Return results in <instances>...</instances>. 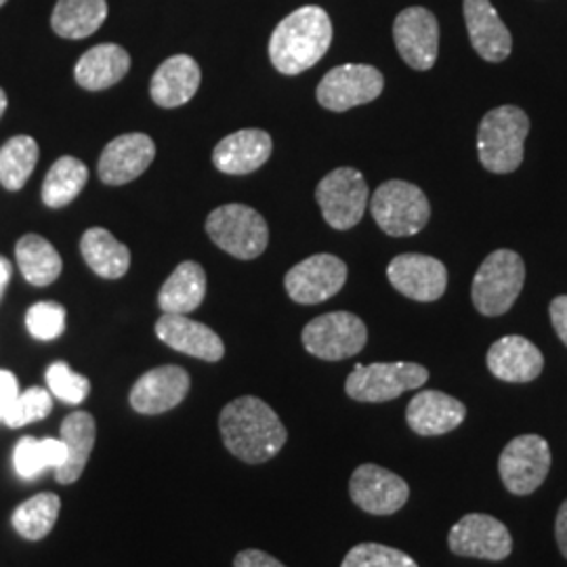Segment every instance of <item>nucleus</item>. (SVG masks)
<instances>
[{
    "label": "nucleus",
    "mask_w": 567,
    "mask_h": 567,
    "mask_svg": "<svg viewBox=\"0 0 567 567\" xmlns=\"http://www.w3.org/2000/svg\"><path fill=\"white\" fill-rule=\"evenodd\" d=\"M225 447L248 465L271 461L282 450L288 431L264 400L244 395L225 405L219 416Z\"/></svg>",
    "instance_id": "obj_1"
},
{
    "label": "nucleus",
    "mask_w": 567,
    "mask_h": 567,
    "mask_svg": "<svg viewBox=\"0 0 567 567\" xmlns=\"http://www.w3.org/2000/svg\"><path fill=\"white\" fill-rule=\"evenodd\" d=\"M332 42V21L322 7L309 4L278 23L269 41V60L278 72L297 76L324 58Z\"/></svg>",
    "instance_id": "obj_2"
},
{
    "label": "nucleus",
    "mask_w": 567,
    "mask_h": 567,
    "mask_svg": "<svg viewBox=\"0 0 567 567\" xmlns=\"http://www.w3.org/2000/svg\"><path fill=\"white\" fill-rule=\"evenodd\" d=\"M529 133V118L526 112L515 105H501L489 110L480 124L477 152L482 166L496 173L508 175L524 163V145Z\"/></svg>",
    "instance_id": "obj_3"
},
{
    "label": "nucleus",
    "mask_w": 567,
    "mask_h": 567,
    "mask_svg": "<svg viewBox=\"0 0 567 567\" xmlns=\"http://www.w3.org/2000/svg\"><path fill=\"white\" fill-rule=\"evenodd\" d=\"M526 282V265L513 250H496L480 265L471 297L473 305L484 316H503L517 301Z\"/></svg>",
    "instance_id": "obj_4"
},
{
    "label": "nucleus",
    "mask_w": 567,
    "mask_h": 567,
    "mask_svg": "<svg viewBox=\"0 0 567 567\" xmlns=\"http://www.w3.org/2000/svg\"><path fill=\"white\" fill-rule=\"evenodd\" d=\"M206 234L227 255L252 261L261 257L269 243V229L259 210L244 204H225L206 219Z\"/></svg>",
    "instance_id": "obj_5"
},
{
    "label": "nucleus",
    "mask_w": 567,
    "mask_h": 567,
    "mask_svg": "<svg viewBox=\"0 0 567 567\" xmlns=\"http://www.w3.org/2000/svg\"><path fill=\"white\" fill-rule=\"evenodd\" d=\"M370 213L374 221L393 238L419 234L431 217V206L421 187L414 183L386 182L372 194Z\"/></svg>",
    "instance_id": "obj_6"
},
{
    "label": "nucleus",
    "mask_w": 567,
    "mask_h": 567,
    "mask_svg": "<svg viewBox=\"0 0 567 567\" xmlns=\"http://www.w3.org/2000/svg\"><path fill=\"white\" fill-rule=\"evenodd\" d=\"M429 381L425 365L412 362H393V364H358L347 377L344 391L355 402L381 404L400 398L405 391L419 389Z\"/></svg>",
    "instance_id": "obj_7"
},
{
    "label": "nucleus",
    "mask_w": 567,
    "mask_h": 567,
    "mask_svg": "<svg viewBox=\"0 0 567 567\" xmlns=\"http://www.w3.org/2000/svg\"><path fill=\"white\" fill-rule=\"evenodd\" d=\"M368 341L365 324L349 311H332L311 320L303 328L305 349L326 362L358 355Z\"/></svg>",
    "instance_id": "obj_8"
},
{
    "label": "nucleus",
    "mask_w": 567,
    "mask_h": 567,
    "mask_svg": "<svg viewBox=\"0 0 567 567\" xmlns=\"http://www.w3.org/2000/svg\"><path fill=\"white\" fill-rule=\"evenodd\" d=\"M370 198L364 175L355 168H337L316 187V200L326 224L334 229H351L362 221Z\"/></svg>",
    "instance_id": "obj_9"
},
{
    "label": "nucleus",
    "mask_w": 567,
    "mask_h": 567,
    "mask_svg": "<svg viewBox=\"0 0 567 567\" xmlns=\"http://www.w3.org/2000/svg\"><path fill=\"white\" fill-rule=\"evenodd\" d=\"M385 86L383 74L365 63H344L326 74L318 84V102L330 112H347L374 102Z\"/></svg>",
    "instance_id": "obj_10"
},
{
    "label": "nucleus",
    "mask_w": 567,
    "mask_h": 567,
    "mask_svg": "<svg viewBox=\"0 0 567 567\" xmlns=\"http://www.w3.org/2000/svg\"><path fill=\"white\" fill-rule=\"evenodd\" d=\"M503 484L511 494L527 496L545 484L550 471V447L540 435H522L508 442L498 458Z\"/></svg>",
    "instance_id": "obj_11"
},
{
    "label": "nucleus",
    "mask_w": 567,
    "mask_h": 567,
    "mask_svg": "<svg viewBox=\"0 0 567 567\" xmlns=\"http://www.w3.org/2000/svg\"><path fill=\"white\" fill-rule=\"evenodd\" d=\"M447 545L454 555L486 561H503L513 550L507 526L492 515L471 513L456 522L447 534Z\"/></svg>",
    "instance_id": "obj_12"
},
{
    "label": "nucleus",
    "mask_w": 567,
    "mask_h": 567,
    "mask_svg": "<svg viewBox=\"0 0 567 567\" xmlns=\"http://www.w3.org/2000/svg\"><path fill=\"white\" fill-rule=\"evenodd\" d=\"M347 282V265L334 255H313L299 265H295L284 286L288 297L295 303H324L334 297Z\"/></svg>",
    "instance_id": "obj_13"
},
{
    "label": "nucleus",
    "mask_w": 567,
    "mask_h": 567,
    "mask_svg": "<svg viewBox=\"0 0 567 567\" xmlns=\"http://www.w3.org/2000/svg\"><path fill=\"white\" fill-rule=\"evenodd\" d=\"M393 39L402 60L419 70H431L437 61L440 25L425 7H408L393 23Z\"/></svg>",
    "instance_id": "obj_14"
},
{
    "label": "nucleus",
    "mask_w": 567,
    "mask_h": 567,
    "mask_svg": "<svg viewBox=\"0 0 567 567\" xmlns=\"http://www.w3.org/2000/svg\"><path fill=\"white\" fill-rule=\"evenodd\" d=\"M349 494L370 515H393L404 507L410 487L404 480L379 465L358 466L349 480Z\"/></svg>",
    "instance_id": "obj_15"
},
{
    "label": "nucleus",
    "mask_w": 567,
    "mask_h": 567,
    "mask_svg": "<svg viewBox=\"0 0 567 567\" xmlns=\"http://www.w3.org/2000/svg\"><path fill=\"white\" fill-rule=\"evenodd\" d=\"M389 282L408 299L431 303L446 292V265L426 255H400L386 267Z\"/></svg>",
    "instance_id": "obj_16"
},
{
    "label": "nucleus",
    "mask_w": 567,
    "mask_h": 567,
    "mask_svg": "<svg viewBox=\"0 0 567 567\" xmlns=\"http://www.w3.org/2000/svg\"><path fill=\"white\" fill-rule=\"evenodd\" d=\"M189 374L182 365H161L145 372L131 389L128 402L140 414H164L182 404L189 393Z\"/></svg>",
    "instance_id": "obj_17"
},
{
    "label": "nucleus",
    "mask_w": 567,
    "mask_h": 567,
    "mask_svg": "<svg viewBox=\"0 0 567 567\" xmlns=\"http://www.w3.org/2000/svg\"><path fill=\"white\" fill-rule=\"evenodd\" d=\"M156 156V145L150 135L128 133L107 143L97 164L100 179L107 185L135 182L150 168Z\"/></svg>",
    "instance_id": "obj_18"
},
{
    "label": "nucleus",
    "mask_w": 567,
    "mask_h": 567,
    "mask_svg": "<svg viewBox=\"0 0 567 567\" xmlns=\"http://www.w3.org/2000/svg\"><path fill=\"white\" fill-rule=\"evenodd\" d=\"M156 337L171 349L203 362H219L225 355L224 341L213 328L177 313H164L156 322Z\"/></svg>",
    "instance_id": "obj_19"
},
{
    "label": "nucleus",
    "mask_w": 567,
    "mask_h": 567,
    "mask_svg": "<svg viewBox=\"0 0 567 567\" xmlns=\"http://www.w3.org/2000/svg\"><path fill=\"white\" fill-rule=\"evenodd\" d=\"M489 372L507 383H529L540 377L545 358L540 349L526 337H503L487 351Z\"/></svg>",
    "instance_id": "obj_20"
},
{
    "label": "nucleus",
    "mask_w": 567,
    "mask_h": 567,
    "mask_svg": "<svg viewBox=\"0 0 567 567\" xmlns=\"http://www.w3.org/2000/svg\"><path fill=\"white\" fill-rule=\"evenodd\" d=\"M274 150L271 135L261 128H244L217 143L213 163L225 175H248L261 168Z\"/></svg>",
    "instance_id": "obj_21"
},
{
    "label": "nucleus",
    "mask_w": 567,
    "mask_h": 567,
    "mask_svg": "<svg viewBox=\"0 0 567 567\" xmlns=\"http://www.w3.org/2000/svg\"><path fill=\"white\" fill-rule=\"evenodd\" d=\"M465 21L468 39L480 58L492 63L507 60L513 39L507 25L498 18L489 0H465Z\"/></svg>",
    "instance_id": "obj_22"
},
{
    "label": "nucleus",
    "mask_w": 567,
    "mask_h": 567,
    "mask_svg": "<svg viewBox=\"0 0 567 567\" xmlns=\"http://www.w3.org/2000/svg\"><path fill=\"white\" fill-rule=\"evenodd\" d=\"M466 408L442 391H421L405 410L408 426L419 435H444L465 421Z\"/></svg>",
    "instance_id": "obj_23"
},
{
    "label": "nucleus",
    "mask_w": 567,
    "mask_h": 567,
    "mask_svg": "<svg viewBox=\"0 0 567 567\" xmlns=\"http://www.w3.org/2000/svg\"><path fill=\"white\" fill-rule=\"evenodd\" d=\"M200 81L203 72L196 61L189 55H173L154 72L150 93L154 103L171 110L189 102L198 93Z\"/></svg>",
    "instance_id": "obj_24"
},
{
    "label": "nucleus",
    "mask_w": 567,
    "mask_h": 567,
    "mask_svg": "<svg viewBox=\"0 0 567 567\" xmlns=\"http://www.w3.org/2000/svg\"><path fill=\"white\" fill-rule=\"evenodd\" d=\"M61 442L68 450V461L55 468V477L63 486L76 484L86 468L97 440V425L89 412H72L61 423Z\"/></svg>",
    "instance_id": "obj_25"
},
{
    "label": "nucleus",
    "mask_w": 567,
    "mask_h": 567,
    "mask_svg": "<svg viewBox=\"0 0 567 567\" xmlns=\"http://www.w3.org/2000/svg\"><path fill=\"white\" fill-rule=\"evenodd\" d=\"M131 68V55L118 44H97L82 55L74 79L86 91H103L121 82Z\"/></svg>",
    "instance_id": "obj_26"
},
{
    "label": "nucleus",
    "mask_w": 567,
    "mask_h": 567,
    "mask_svg": "<svg viewBox=\"0 0 567 567\" xmlns=\"http://www.w3.org/2000/svg\"><path fill=\"white\" fill-rule=\"evenodd\" d=\"M206 297V271L196 261H183L164 282L158 305L164 313L187 316L198 309Z\"/></svg>",
    "instance_id": "obj_27"
},
{
    "label": "nucleus",
    "mask_w": 567,
    "mask_h": 567,
    "mask_svg": "<svg viewBox=\"0 0 567 567\" xmlns=\"http://www.w3.org/2000/svg\"><path fill=\"white\" fill-rule=\"evenodd\" d=\"M82 259L105 280H118L131 267V250L107 229L91 227L81 238Z\"/></svg>",
    "instance_id": "obj_28"
},
{
    "label": "nucleus",
    "mask_w": 567,
    "mask_h": 567,
    "mask_svg": "<svg viewBox=\"0 0 567 567\" xmlns=\"http://www.w3.org/2000/svg\"><path fill=\"white\" fill-rule=\"evenodd\" d=\"M107 18L105 0H58L51 25L61 39L81 41L95 34Z\"/></svg>",
    "instance_id": "obj_29"
},
{
    "label": "nucleus",
    "mask_w": 567,
    "mask_h": 567,
    "mask_svg": "<svg viewBox=\"0 0 567 567\" xmlns=\"http://www.w3.org/2000/svg\"><path fill=\"white\" fill-rule=\"evenodd\" d=\"M16 259L23 278L32 286H49L60 278L63 261L55 246L37 234L20 238L16 246Z\"/></svg>",
    "instance_id": "obj_30"
},
{
    "label": "nucleus",
    "mask_w": 567,
    "mask_h": 567,
    "mask_svg": "<svg viewBox=\"0 0 567 567\" xmlns=\"http://www.w3.org/2000/svg\"><path fill=\"white\" fill-rule=\"evenodd\" d=\"M89 182V168L86 164L63 156L53 164L42 183V203L49 208H63L79 198L84 185Z\"/></svg>",
    "instance_id": "obj_31"
},
{
    "label": "nucleus",
    "mask_w": 567,
    "mask_h": 567,
    "mask_svg": "<svg viewBox=\"0 0 567 567\" xmlns=\"http://www.w3.org/2000/svg\"><path fill=\"white\" fill-rule=\"evenodd\" d=\"M61 501L58 494L42 492L13 511L11 524L25 540H42L51 534L60 517Z\"/></svg>",
    "instance_id": "obj_32"
},
{
    "label": "nucleus",
    "mask_w": 567,
    "mask_h": 567,
    "mask_svg": "<svg viewBox=\"0 0 567 567\" xmlns=\"http://www.w3.org/2000/svg\"><path fill=\"white\" fill-rule=\"evenodd\" d=\"M39 163V143L18 135L0 147V183L9 192H20Z\"/></svg>",
    "instance_id": "obj_33"
},
{
    "label": "nucleus",
    "mask_w": 567,
    "mask_h": 567,
    "mask_svg": "<svg viewBox=\"0 0 567 567\" xmlns=\"http://www.w3.org/2000/svg\"><path fill=\"white\" fill-rule=\"evenodd\" d=\"M341 567H419L416 561L400 548L377 543H364L344 555Z\"/></svg>",
    "instance_id": "obj_34"
},
{
    "label": "nucleus",
    "mask_w": 567,
    "mask_h": 567,
    "mask_svg": "<svg viewBox=\"0 0 567 567\" xmlns=\"http://www.w3.org/2000/svg\"><path fill=\"white\" fill-rule=\"evenodd\" d=\"M51 410H53L51 393L41 386H32L25 393L18 395L16 404L11 405V410L4 416V423L11 429H20V426L47 419L51 414Z\"/></svg>",
    "instance_id": "obj_35"
},
{
    "label": "nucleus",
    "mask_w": 567,
    "mask_h": 567,
    "mask_svg": "<svg viewBox=\"0 0 567 567\" xmlns=\"http://www.w3.org/2000/svg\"><path fill=\"white\" fill-rule=\"evenodd\" d=\"M47 385L65 404H82L91 393L89 379L76 374L65 362H55L47 368Z\"/></svg>",
    "instance_id": "obj_36"
},
{
    "label": "nucleus",
    "mask_w": 567,
    "mask_h": 567,
    "mask_svg": "<svg viewBox=\"0 0 567 567\" xmlns=\"http://www.w3.org/2000/svg\"><path fill=\"white\" fill-rule=\"evenodd\" d=\"M28 332L39 341H55L65 330V309L53 301L32 305L25 313Z\"/></svg>",
    "instance_id": "obj_37"
},
{
    "label": "nucleus",
    "mask_w": 567,
    "mask_h": 567,
    "mask_svg": "<svg viewBox=\"0 0 567 567\" xmlns=\"http://www.w3.org/2000/svg\"><path fill=\"white\" fill-rule=\"evenodd\" d=\"M13 465L23 480H34L47 468L41 440L23 437L13 450Z\"/></svg>",
    "instance_id": "obj_38"
},
{
    "label": "nucleus",
    "mask_w": 567,
    "mask_h": 567,
    "mask_svg": "<svg viewBox=\"0 0 567 567\" xmlns=\"http://www.w3.org/2000/svg\"><path fill=\"white\" fill-rule=\"evenodd\" d=\"M20 395V385L13 372L9 370H0V421H4L7 412L11 410V405L16 404Z\"/></svg>",
    "instance_id": "obj_39"
},
{
    "label": "nucleus",
    "mask_w": 567,
    "mask_h": 567,
    "mask_svg": "<svg viewBox=\"0 0 567 567\" xmlns=\"http://www.w3.org/2000/svg\"><path fill=\"white\" fill-rule=\"evenodd\" d=\"M234 567H286L282 561L259 548H246L234 557Z\"/></svg>",
    "instance_id": "obj_40"
},
{
    "label": "nucleus",
    "mask_w": 567,
    "mask_h": 567,
    "mask_svg": "<svg viewBox=\"0 0 567 567\" xmlns=\"http://www.w3.org/2000/svg\"><path fill=\"white\" fill-rule=\"evenodd\" d=\"M550 322L555 326V332L557 337L567 344V295L566 297H557L553 303H550Z\"/></svg>",
    "instance_id": "obj_41"
},
{
    "label": "nucleus",
    "mask_w": 567,
    "mask_h": 567,
    "mask_svg": "<svg viewBox=\"0 0 567 567\" xmlns=\"http://www.w3.org/2000/svg\"><path fill=\"white\" fill-rule=\"evenodd\" d=\"M41 446L47 466L60 468L68 461V450L61 440H41Z\"/></svg>",
    "instance_id": "obj_42"
},
{
    "label": "nucleus",
    "mask_w": 567,
    "mask_h": 567,
    "mask_svg": "<svg viewBox=\"0 0 567 567\" xmlns=\"http://www.w3.org/2000/svg\"><path fill=\"white\" fill-rule=\"evenodd\" d=\"M555 536H557V545L561 555L567 559V501L557 513V522H555Z\"/></svg>",
    "instance_id": "obj_43"
},
{
    "label": "nucleus",
    "mask_w": 567,
    "mask_h": 567,
    "mask_svg": "<svg viewBox=\"0 0 567 567\" xmlns=\"http://www.w3.org/2000/svg\"><path fill=\"white\" fill-rule=\"evenodd\" d=\"M11 274H13L11 264H9L4 257H0V299H2V295H4L9 282H11Z\"/></svg>",
    "instance_id": "obj_44"
},
{
    "label": "nucleus",
    "mask_w": 567,
    "mask_h": 567,
    "mask_svg": "<svg viewBox=\"0 0 567 567\" xmlns=\"http://www.w3.org/2000/svg\"><path fill=\"white\" fill-rule=\"evenodd\" d=\"M7 93L0 89V118H2V114L7 112Z\"/></svg>",
    "instance_id": "obj_45"
},
{
    "label": "nucleus",
    "mask_w": 567,
    "mask_h": 567,
    "mask_svg": "<svg viewBox=\"0 0 567 567\" xmlns=\"http://www.w3.org/2000/svg\"><path fill=\"white\" fill-rule=\"evenodd\" d=\"M4 2H7V0H0V7H2V4H4Z\"/></svg>",
    "instance_id": "obj_46"
}]
</instances>
